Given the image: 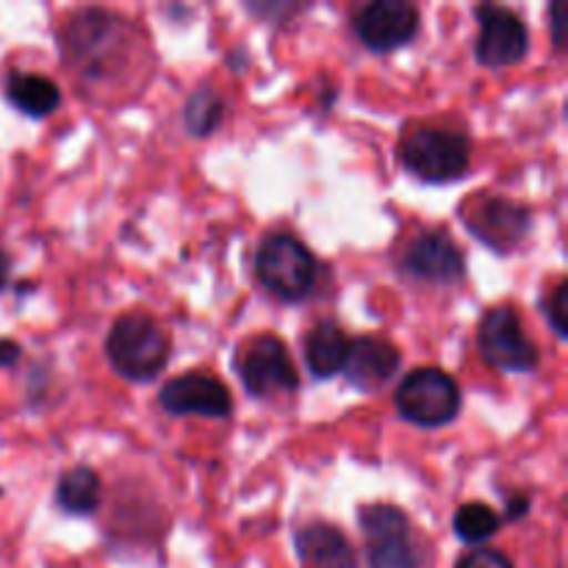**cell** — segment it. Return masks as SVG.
Listing matches in <instances>:
<instances>
[{"label": "cell", "mask_w": 568, "mask_h": 568, "mask_svg": "<svg viewBox=\"0 0 568 568\" xmlns=\"http://www.w3.org/2000/svg\"><path fill=\"white\" fill-rule=\"evenodd\" d=\"M172 342L164 333V327L148 314L120 316L111 325L109 338H105V355L116 375L131 383H148L164 372L170 361Z\"/></svg>", "instance_id": "6da1fadb"}, {"label": "cell", "mask_w": 568, "mask_h": 568, "mask_svg": "<svg viewBox=\"0 0 568 568\" xmlns=\"http://www.w3.org/2000/svg\"><path fill=\"white\" fill-rule=\"evenodd\" d=\"M255 277L275 297L297 303L314 292L320 264L297 236L275 233V236L264 239L258 253H255Z\"/></svg>", "instance_id": "7a4b0ae2"}, {"label": "cell", "mask_w": 568, "mask_h": 568, "mask_svg": "<svg viewBox=\"0 0 568 568\" xmlns=\"http://www.w3.org/2000/svg\"><path fill=\"white\" fill-rule=\"evenodd\" d=\"M399 155L410 175L427 183L458 181L469 170L471 148L464 133L444 128H414L399 144Z\"/></svg>", "instance_id": "3957f363"}, {"label": "cell", "mask_w": 568, "mask_h": 568, "mask_svg": "<svg viewBox=\"0 0 568 568\" xmlns=\"http://www.w3.org/2000/svg\"><path fill=\"white\" fill-rule=\"evenodd\" d=\"M397 410L419 427H444L460 414V388L436 366L414 369L397 388Z\"/></svg>", "instance_id": "277c9868"}, {"label": "cell", "mask_w": 568, "mask_h": 568, "mask_svg": "<svg viewBox=\"0 0 568 568\" xmlns=\"http://www.w3.org/2000/svg\"><path fill=\"white\" fill-rule=\"evenodd\" d=\"M361 530L366 536L369 568H422V558L410 541V519L394 505H369L361 510Z\"/></svg>", "instance_id": "5b68a950"}, {"label": "cell", "mask_w": 568, "mask_h": 568, "mask_svg": "<svg viewBox=\"0 0 568 568\" xmlns=\"http://www.w3.org/2000/svg\"><path fill=\"white\" fill-rule=\"evenodd\" d=\"M239 377L253 397L266 399L272 394H288L300 388V372L288 347L272 333L253 338L236 361Z\"/></svg>", "instance_id": "8992f818"}, {"label": "cell", "mask_w": 568, "mask_h": 568, "mask_svg": "<svg viewBox=\"0 0 568 568\" xmlns=\"http://www.w3.org/2000/svg\"><path fill=\"white\" fill-rule=\"evenodd\" d=\"M477 349L486 364L503 372H532L538 366L536 344L527 338L519 316L508 305L486 311L477 325Z\"/></svg>", "instance_id": "52a82bcc"}, {"label": "cell", "mask_w": 568, "mask_h": 568, "mask_svg": "<svg viewBox=\"0 0 568 568\" xmlns=\"http://www.w3.org/2000/svg\"><path fill=\"white\" fill-rule=\"evenodd\" d=\"M477 22H480V33H477L475 55L483 67H514L519 64L530 48V33L521 17L516 11L505 9L497 3L477 6Z\"/></svg>", "instance_id": "ba28073f"}, {"label": "cell", "mask_w": 568, "mask_h": 568, "mask_svg": "<svg viewBox=\"0 0 568 568\" xmlns=\"http://www.w3.org/2000/svg\"><path fill=\"white\" fill-rule=\"evenodd\" d=\"M355 33L372 53H388L419 33V9L408 0H375L355 11Z\"/></svg>", "instance_id": "9c48e42d"}, {"label": "cell", "mask_w": 568, "mask_h": 568, "mask_svg": "<svg viewBox=\"0 0 568 568\" xmlns=\"http://www.w3.org/2000/svg\"><path fill=\"white\" fill-rule=\"evenodd\" d=\"M122 37V20L103 9H83L70 20L64 42L78 70L87 75H103V64L114 55Z\"/></svg>", "instance_id": "30bf717a"}, {"label": "cell", "mask_w": 568, "mask_h": 568, "mask_svg": "<svg viewBox=\"0 0 568 568\" xmlns=\"http://www.w3.org/2000/svg\"><path fill=\"white\" fill-rule=\"evenodd\" d=\"M159 403L172 416H205V419H225L233 410L231 392L222 381L205 372H183L172 377L159 394Z\"/></svg>", "instance_id": "8fae6325"}, {"label": "cell", "mask_w": 568, "mask_h": 568, "mask_svg": "<svg viewBox=\"0 0 568 568\" xmlns=\"http://www.w3.org/2000/svg\"><path fill=\"white\" fill-rule=\"evenodd\" d=\"M466 225L494 250H514L530 231V211L505 197H477L466 211Z\"/></svg>", "instance_id": "7c38bea8"}, {"label": "cell", "mask_w": 568, "mask_h": 568, "mask_svg": "<svg viewBox=\"0 0 568 568\" xmlns=\"http://www.w3.org/2000/svg\"><path fill=\"white\" fill-rule=\"evenodd\" d=\"M464 253L444 231H427L408 244L403 266L408 275L427 283H455L466 272Z\"/></svg>", "instance_id": "4fadbf2b"}, {"label": "cell", "mask_w": 568, "mask_h": 568, "mask_svg": "<svg viewBox=\"0 0 568 568\" xmlns=\"http://www.w3.org/2000/svg\"><path fill=\"white\" fill-rule=\"evenodd\" d=\"M399 369V349L388 338L381 336H358L349 342L347 358L342 372L347 381L361 392H375L386 386Z\"/></svg>", "instance_id": "5bb4252c"}, {"label": "cell", "mask_w": 568, "mask_h": 568, "mask_svg": "<svg viewBox=\"0 0 568 568\" xmlns=\"http://www.w3.org/2000/svg\"><path fill=\"white\" fill-rule=\"evenodd\" d=\"M294 544H297L303 564L314 568H358L353 544L344 538L338 527L327 525V521H311V525L300 527Z\"/></svg>", "instance_id": "9a60e30c"}, {"label": "cell", "mask_w": 568, "mask_h": 568, "mask_svg": "<svg viewBox=\"0 0 568 568\" xmlns=\"http://www.w3.org/2000/svg\"><path fill=\"white\" fill-rule=\"evenodd\" d=\"M349 338L336 322H320L314 331L305 338V364H308L311 375L327 381L336 372H342L344 358H347Z\"/></svg>", "instance_id": "2e32d148"}, {"label": "cell", "mask_w": 568, "mask_h": 568, "mask_svg": "<svg viewBox=\"0 0 568 568\" xmlns=\"http://www.w3.org/2000/svg\"><path fill=\"white\" fill-rule=\"evenodd\" d=\"M6 98L28 116H48L61 103L59 87L39 72H11L6 81Z\"/></svg>", "instance_id": "e0dca14e"}, {"label": "cell", "mask_w": 568, "mask_h": 568, "mask_svg": "<svg viewBox=\"0 0 568 568\" xmlns=\"http://www.w3.org/2000/svg\"><path fill=\"white\" fill-rule=\"evenodd\" d=\"M55 505L70 516H89L100 505V477L89 466H72L55 483Z\"/></svg>", "instance_id": "ac0fdd59"}, {"label": "cell", "mask_w": 568, "mask_h": 568, "mask_svg": "<svg viewBox=\"0 0 568 568\" xmlns=\"http://www.w3.org/2000/svg\"><path fill=\"white\" fill-rule=\"evenodd\" d=\"M222 116H225V103L211 87H200L197 92L189 94L186 105H183V125L197 139L211 136L220 128Z\"/></svg>", "instance_id": "d6986e66"}, {"label": "cell", "mask_w": 568, "mask_h": 568, "mask_svg": "<svg viewBox=\"0 0 568 568\" xmlns=\"http://www.w3.org/2000/svg\"><path fill=\"white\" fill-rule=\"evenodd\" d=\"M503 519L497 516V510H491L483 503H466L460 505L458 514H455L453 527L455 536L466 544H483L488 538L497 536Z\"/></svg>", "instance_id": "ffe728a7"}, {"label": "cell", "mask_w": 568, "mask_h": 568, "mask_svg": "<svg viewBox=\"0 0 568 568\" xmlns=\"http://www.w3.org/2000/svg\"><path fill=\"white\" fill-rule=\"evenodd\" d=\"M544 316L552 325V331L558 333L560 338L568 336V283L560 281L558 288L552 292V297L544 305Z\"/></svg>", "instance_id": "44dd1931"}, {"label": "cell", "mask_w": 568, "mask_h": 568, "mask_svg": "<svg viewBox=\"0 0 568 568\" xmlns=\"http://www.w3.org/2000/svg\"><path fill=\"white\" fill-rule=\"evenodd\" d=\"M455 568H514L508 555L497 552V549H475V552L464 555Z\"/></svg>", "instance_id": "7402d4cb"}, {"label": "cell", "mask_w": 568, "mask_h": 568, "mask_svg": "<svg viewBox=\"0 0 568 568\" xmlns=\"http://www.w3.org/2000/svg\"><path fill=\"white\" fill-rule=\"evenodd\" d=\"M549 17H552V37H555V48H564L566 44V17H568V6L566 3H552L549 6Z\"/></svg>", "instance_id": "603a6c76"}, {"label": "cell", "mask_w": 568, "mask_h": 568, "mask_svg": "<svg viewBox=\"0 0 568 568\" xmlns=\"http://www.w3.org/2000/svg\"><path fill=\"white\" fill-rule=\"evenodd\" d=\"M20 344H14L11 338H3L0 342V366H14L20 361Z\"/></svg>", "instance_id": "cb8c5ba5"}, {"label": "cell", "mask_w": 568, "mask_h": 568, "mask_svg": "<svg viewBox=\"0 0 568 568\" xmlns=\"http://www.w3.org/2000/svg\"><path fill=\"white\" fill-rule=\"evenodd\" d=\"M527 508H530V499L510 497L508 499V519H521V516H527Z\"/></svg>", "instance_id": "d4e9b609"}, {"label": "cell", "mask_w": 568, "mask_h": 568, "mask_svg": "<svg viewBox=\"0 0 568 568\" xmlns=\"http://www.w3.org/2000/svg\"><path fill=\"white\" fill-rule=\"evenodd\" d=\"M9 272H11V258H9V253H3V250H0V288L9 286Z\"/></svg>", "instance_id": "484cf974"}]
</instances>
